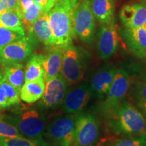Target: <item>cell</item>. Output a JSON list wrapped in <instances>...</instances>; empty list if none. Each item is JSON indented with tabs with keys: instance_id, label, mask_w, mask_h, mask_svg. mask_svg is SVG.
<instances>
[{
	"instance_id": "cell-6",
	"label": "cell",
	"mask_w": 146,
	"mask_h": 146,
	"mask_svg": "<svg viewBox=\"0 0 146 146\" xmlns=\"http://www.w3.org/2000/svg\"><path fill=\"white\" fill-rule=\"evenodd\" d=\"M101 124L96 115L83 112L76 119L73 146H96L101 137Z\"/></svg>"
},
{
	"instance_id": "cell-8",
	"label": "cell",
	"mask_w": 146,
	"mask_h": 146,
	"mask_svg": "<svg viewBox=\"0 0 146 146\" xmlns=\"http://www.w3.org/2000/svg\"><path fill=\"white\" fill-rule=\"evenodd\" d=\"M92 98L86 81L75 84L68 89L62 104L64 112L78 116L83 112Z\"/></svg>"
},
{
	"instance_id": "cell-12",
	"label": "cell",
	"mask_w": 146,
	"mask_h": 146,
	"mask_svg": "<svg viewBox=\"0 0 146 146\" xmlns=\"http://www.w3.org/2000/svg\"><path fill=\"white\" fill-rule=\"evenodd\" d=\"M33 44L29 36L10 43L0 50V64L5 66L26 61L32 56Z\"/></svg>"
},
{
	"instance_id": "cell-5",
	"label": "cell",
	"mask_w": 146,
	"mask_h": 146,
	"mask_svg": "<svg viewBox=\"0 0 146 146\" xmlns=\"http://www.w3.org/2000/svg\"><path fill=\"white\" fill-rule=\"evenodd\" d=\"M87 60L83 50L70 45L64 48L60 74L69 85L82 81L87 69Z\"/></svg>"
},
{
	"instance_id": "cell-24",
	"label": "cell",
	"mask_w": 146,
	"mask_h": 146,
	"mask_svg": "<svg viewBox=\"0 0 146 146\" xmlns=\"http://www.w3.org/2000/svg\"><path fill=\"white\" fill-rule=\"evenodd\" d=\"M96 146H146V134L110 138L99 142Z\"/></svg>"
},
{
	"instance_id": "cell-23",
	"label": "cell",
	"mask_w": 146,
	"mask_h": 146,
	"mask_svg": "<svg viewBox=\"0 0 146 146\" xmlns=\"http://www.w3.org/2000/svg\"><path fill=\"white\" fill-rule=\"evenodd\" d=\"M3 74L12 86L21 91L25 81V66L21 63H15L3 66Z\"/></svg>"
},
{
	"instance_id": "cell-27",
	"label": "cell",
	"mask_w": 146,
	"mask_h": 146,
	"mask_svg": "<svg viewBox=\"0 0 146 146\" xmlns=\"http://www.w3.org/2000/svg\"><path fill=\"white\" fill-rule=\"evenodd\" d=\"M0 146H50L45 141L23 137H0Z\"/></svg>"
},
{
	"instance_id": "cell-1",
	"label": "cell",
	"mask_w": 146,
	"mask_h": 146,
	"mask_svg": "<svg viewBox=\"0 0 146 146\" xmlns=\"http://www.w3.org/2000/svg\"><path fill=\"white\" fill-rule=\"evenodd\" d=\"M106 129L117 136H135L146 134V119L128 100L105 112Z\"/></svg>"
},
{
	"instance_id": "cell-2",
	"label": "cell",
	"mask_w": 146,
	"mask_h": 146,
	"mask_svg": "<svg viewBox=\"0 0 146 146\" xmlns=\"http://www.w3.org/2000/svg\"><path fill=\"white\" fill-rule=\"evenodd\" d=\"M78 5L67 0H58L48 12L55 46L65 48L72 44L73 13Z\"/></svg>"
},
{
	"instance_id": "cell-3",
	"label": "cell",
	"mask_w": 146,
	"mask_h": 146,
	"mask_svg": "<svg viewBox=\"0 0 146 146\" xmlns=\"http://www.w3.org/2000/svg\"><path fill=\"white\" fill-rule=\"evenodd\" d=\"M3 116L5 121L15 127L24 137L45 141L43 136L47 120L40 109L23 106Z\"/></svg>"
},
{
	"instance_id": "cell-7",
	"label": "cell",
	"mask_w": 146,
	"mask_h": 146,
	"mask_svg": "<svg viewBox=\"0 0 146 146\" xmlns=\"http://www.w3.org/2000/svg\"><path fill=\"white\" fill-rule=\"evenodd\" d=\"M73 35L84 43L94 39L96 18L91 8L90 0H81L73 13Z\"/></svg>"
},
{
	"instance_id": "cell-14",
	"label": "cell",
	"mask_w": 146,
	"mask_h": 146,
	"mask_svg": "<svg viewBox=\"0 0 146 146\" xmlns=\"http://www.w3.org/2000/svg\"><path fill=\"white\" fill-rule=\"evenodd\" d=\"M119 17L125 28L143 27L146 23V3L125 5L120 11Z\"/></svg>"
},
{
	"instance_id": "cell-11",
	"label": "cell",
	"mask_w": 146,
	"mask_h": 146,
	"mask_svg": "<svg viewBox=\"0 0 146 146\" xmlns=\"http://www.w3.org/2000/svg\"><path fill=\"white\" fill-rule=\"evenodd\" d=\"M131 79L127 71L118 68L106 97L103 100L102 109L106 112L126 99L130 87Z\"/></svg>"
},
{
	"instance_id": "cell-31",
	"label": "cell",
	"mask_w": 146,
	"mask_h": 146,
	"mask_svg": "<svg viewBox=\"0 0 146 146\" xmlns=\"http://www.w3.org/2000/svg\"><path fill=\"white\" fill-rule=\"evenodd\" d=\"M4 3L8 10H14L18 12L19 10V4L18 0H0Z\"/></svg>"
},
{
	"instance_id": "cell-18",
	"label": "cell",
	"mask_w": 146,
	"mask_h": 146,
	"mask_svg": "<svg viewBox=\"0 0 146 146\" xmlns=\"http://www.w3.org/2000/svg\"><path fill=\"white\" fill-rule=\"evenodd\" d=\"M90 4L94 17L100 25L114 23V0H90Z\"/></svg>"
},
{
	"instance_id": "cell-30",
	"label": "cell",
	"mask_w": 146,
	"mask_h": 146,
	"mask_svg": "<svg viewBox=\"0 0 146 146\" xmlns=\"http://www.w3.org/2000/svg\"><path fill=\"white\" fill-rule=\"evenodd\" d=\"M58 1V0H34V2L41 5L45 13H48Z\"/></svg>"
},
{
	"instance_id": "cell-13",
	"label": "cell",
	"mask_w": 146,
	"mask_h": 146,
	"mask_svg": "<svg viewBox=\"0 0 146 146\" xmlns=\"http://www.w3.org/2000/svg\"><path fill=\"white\" fill-rule=\"evenodd\" d=\"M97 38V47L100 57L103 60L112 57L117 52L119 43V36L115 24L101 25Z\"/></svg>"
},
{
	"instance_id": "cell-16",
	"label": "cell",
	"mask_w": 146,
	"mask_h": 146,
	"mask_svg": "<svg viewBox=\"0 0 146 146\" xmlns=\"http://www.w3.org/2000/svg\"><path fill=\"white\" fill-rule=\"evenodd\" d=\"M122 37L128 49L136 56L146 49V30L143 27L125 28L122 31Z\"/></svg>"
},
{
	"instance_id": "cell-29",
	"label": "cell",
	"mask_w": 146,
	"mask_h": 146,
	"mask_svg": "<svg viewBox=\"0 0 146 146\" xmlns=\"http://www.w3.org/2000/svg\"><path fill=\"white\" fill-rule=\"evenodd\" d=\"M23 137L18 129L6 122L3 115L0 114V137Z\"/></svg>"
},
{
	"instance_id": "cell-25",
	"label": "cell",
	"mask_w": 146,
	"mask_h": 146,
	"mask_svg": "<svg viewBox=\"0 0 146 146\" xmlns=\"http://www.w3.org/2000/svg\"><path fill=\"white\" fill-rule=\"evenodd\" d=\"M0 27L15 31H25L19 12L7 10L0 14Z\"/></svg>"
},
{
	"instance_id": "cell-9",
	"label": "cell",
	"mask_w": 146,
	"mask_h": 146,
	"mask_svg": "<svg viewBox=\"0 0 146 146\" xmlns=\"http://www.w3.org/2000/svg\"><path fill=\"white\" fill-rule=\"evenodd\" d=\"M68 89V83L60 73L45 83V92L36 106L43 111L62 106Z\"/></svg>"
},
{
	"instance_id": "cell-4",
	"label": "cell",
	"mask_w": 146,
	"mask_h": 146,
	"mask_svg": "<svg viewBox=\"0 0 146 146\" xmlns=\"http://www.w3.org/2000/svg\"><path fill=\"white\" fill-rule=\"evenodd\" d=\"M77 116L65 113L55 116L47 123L45 141L52 146H72Z\"/></svg>"
},
{
	"instance_id": "cell-10",
	"label": "cell",
	"mask_w": 146,
	"mask_h": 146,
	"mask_svg": "<svg viewBox=\"0 0 146 146\" xmlns=\"http://www.w3.org/2000/svg\"><path fill=\"white\" fill-rule=\"evenodd\" d=\"M118 68L114 65L106 64L95 70L88 81L93 98L103 101L114 79Z\"/></svg>"
},
{
	"instance_id": "cell-20",
	"label": "cell",
	"mask_w": 146,
	"mask_h": 146,
	"mask_svg": "<svg viewBox=\"0 0 146 146\" xmlns=\"http://www.w3.org/2000/svg\"><path fill=\"white\" fill-rule=\"evenodd\" d=\"M44 78L25 82L20 91V99L28 104H33L39 100L45 92Z\"/></svg>"
},
{
	"instance_id": "cell-17",
	"label": "cell",
	"mask_w": 146,
	"mask_h": 146,
	"mask_svg": "<svg viewBox=\"0 0 146 146\" xmlns=\"http://www.w3.org/2000/svg\"><path fill=\"white\" fill-rule=\"evenodd\" d=\"M50 47L48 52L44 55L43 62L45 83L60 74L62 63L64 48L58 46Z\"/></svg>"
},
{
	"instance_id": "cell-35",
	"label": "cell",
	"mask_w": 146,
	"mask_h": 146,
	"mask_svg": "<svg viewBox=\"0 0 146 146\" xmlns=\"http://www.w3.org/2000/svg\"><path fill=\"white\" fill-rule=\"evenodd\" d=\"M67 1H71V2H73L74 3H76V4H78L80 2H81V0H67Z\"/></svg>"
},
{
	"instance_id": "cell-21",
	"label": "cell",
	"mask_w": 146,
	"mask_h": 146,
	"mask_svg": "<svg viewBox=\"0 0 146 146\" xmlns=\"http://www.w3.org/2000/svg\"><path fill=\"white\" fill-rule=\"evenodd\" d=\"M130 101L146 118V82L133 81L128 91Z\"/></svg>"
},
{
	"instance_id": "cell-33",
	"label": "cell",
	"mask_w": 146,
	"mask_h": 146,
	"mask_svg": "<svg viewBox=\"0 0 146 146\" xmlns=\"http://www.w3.org/2000/svg\"><path fill=\"white\" fill-rule=\"evenodd\" d=\"M7 10H8V8H7V7L5 6V5L2 2V1H0V14L6 12Z\"/></svg>"
},
{
	"instance_id": "cell-26",
	"label": "cell",
	"mask_w": 146,
	"mask_h": 146,
	"mask_svg": "<svg viewBox=\"0 0 146 146\" xmlns=\"http://www.w3.org/2000/svg\"><path fill=\"white\" fill-rule=\"evenodd\" d=\"M19 14L21 15L25 29H27L29 31L31 28L34 22L36 20H37L43 14L46 13H45L43 12V8H42L41 5L38 4V3L34 2L33 5L30 8H29L28 10L22 12Z\"/></svg>"
},
{
	"instance_id": "cell-28",
	"label": "cell",
	"mask_w": 146,
	"mask_h": 146,
	"mask_svg": "<svg viewBox=\"0 0 146 146\" xmlns=\"http://www.w3.org/2000/svg\"><path fill=\"white\" fill-rule=\"evenodd\" d=\"M25 36V31H15L0 27V50Z\"/></svg>"
},
{
	"instance_id": "cell-22",
	"label": "cell",
	"mask_w": 146,
	"mask_h": 146,
	"mask_svg": "<svg viewBox=\"0 0 146 146\" xmlns=\"http://www.w3.org/2000/svg\"><path fill=\"white\" fill-rule=\"evenodd\" d=\"M43 54H35L31 56L25 68V82L44 78L45 71L43 66Z\"/></svg>"
},
{
	"instance_id": "cell-37",
	"label": "cell",
	"mask_w": 146,
	"mask_h": 146,
	"mask_svg": "<svg viewBox=\"0 0 146 146\" xmlns=\"http://www.w3.org/2000/svg\"><path fill=\"white\" fill-rule=\"evenodd\" d=\"M1 71H2V70H1V66H0V72H1Z\"/></svg>"
},
{
	"instance_id": "cell-36",
	"label": "cell",
	"mask_w": 146,
	"mask_h": 146,
	"mask_svg": "<svg viewBox=\"0 0 146 146\" xmlns=\"http://www.w3.org/2000/svg\"><path fill=\"white\" fill-rule=\"evenodd\" d=\"M143 27H144V28H145V30H146V23L145 24V25H143Z\"/></svg>"
},
{
	"instance_id": "cell-19",
	"label": "cell",
	"mask_w": 146,
	"mask_h": 146,
	"mask_svg": "<svg viewBox=\"0 0 146 146\" xmlns=\"http://www.w3.org/2000/svg\"><path fill=\"white\" fill-rule=\"evenodd\" d=\"M19 104H21L20 91L7 81L1 71L0 72V110Z\"/></svg>"
},
{
	"instance_id": "cell-34",
	"label": "cell",
	"mask_w": 146,
	"mask_h": 146,
	"mask_svg": "<svg viewBox=\"0 0 146 146\" xmlns=\"http://www.w3.org/2000/svg\"><path fill=\"white\" fill-rule=\"evenodd\" d=\"M137 57L140 58H143V59H144L146 61V49L145 50H143L141 53H140Z\"/></svg>"
},
{
	"instance_id": "cell-32",
	"label": "cell",
	"mask_w": 146,
	"mask_h": 146,
	"mask_svg": "<svg viewBox=\"0 0 146 146\" xmlns=\"http://www.w3.org/2000/svg\"><path fill=\"white\" fill-rule=\"evenodd\" d=\"M34 0H18L19 4V10L18 12L21 13L22 12L28 10L33 5Z\"/></svg>"
},
{
	"instance_id": "cell-15",
	"label": "cell",
	"mask_w": 146,
	"mask_h": 146,
	"mask_svg": "<svg viewBox=\"0 0 146 146\" xmlns=\"http://www.w3.org/2000/svg\"><path fill=\"white\" fill-rule=\"evenodd\" d=\"M28 32L29 38L33 45L35 41H39L46 46H55L49 23L48 13L43 14L36 20Z\"/></svg>"
}]
</instances>
